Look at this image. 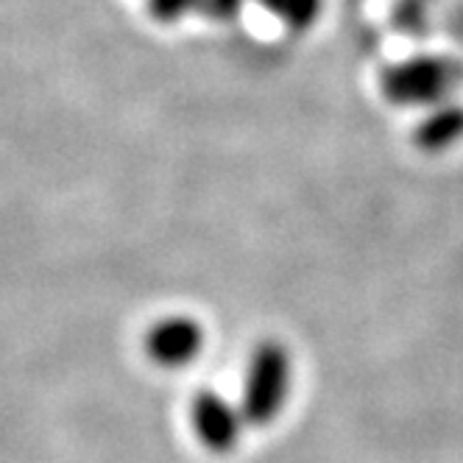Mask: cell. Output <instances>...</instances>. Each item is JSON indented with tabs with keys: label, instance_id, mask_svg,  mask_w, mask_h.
<instances>
[{
	"label": "cell",
	"instance_id": "obj_2",
	"mask_svg": "<svg viewBox=\"0 0 463 463\" xmlns=\"http://www.w3.org/2000/svg\"><path fill=\"white\" fill-rule=\"evenodd\" d=\"M460 81V68L455 61L447 59H416L408 61L405 68L391 73L388 79V92L396 101L408 104H433L455 90Z\"/></svg>",
	"mask_w": 463,
	"mask_h": 463
},
{
	"label": "cell",
	"instance_id": "obj_5",
	"mask_svg": "<svg viewBox=\"0 0 463 463\" xmlns=\"http://www.w3.org/2000/svg\"><path fill=\"white\" fill-rule=\"evenodd\" d=\"M241 0H151V12L162 20H176L187 12H204L215 17L235 14Z\"/></svg>",
	"mask_w": 463,
	"mask_h": 463
},
{
	"label": "cell",
	"instance_id": "obj_3",
	"mask_svg": "<svg viewBox=\"0 0 463 463\" xmlns=\"http://www.w3.org/2000/svg\"><path fill=\"white\" fill-rule=\"evenodd\" d=\"M193 427L204 447L226 452L238 444L241 413L218 393H202L193 405Z\"/></svg>",
	"mask_w": 463,
	"mask_h": 463
},
{
	"label": "cell",
	"instance_id": "obj_1",
	"mask_svg": "<svg viewBox=\"0 0 463 463\" xmlns=\"http://www.w3.org/2000/svg\"><path fill=\"white\" fill-rule=\"evenodd\" d=\"M288 357L279 346H262L251 366L246 380V419L254 424H266L279 413V405L288 393Z\"/></svg>",
	"mask_w": 463,
	"mask_h": 463
},
{
	"label": "cell",
	"instance_id": "obj_6",
	"mask_svg": "<svg viewBox=\"0 0 463 463\" xmlns=\"http://www.w3.org/2000/svg\"><path fill=\"white\" fill-rule=\"evenodd\" d=\"M463 135V109L460 107H447L430 120L421 131V143L427 148H444L452 146Z\"/></svg>",
	"mask_w": 463,
	"mask_h": 463
},
{
	"label": "cell",
	"instance_id": "obj_7",
	"mask_svg": "<svg viewBox=\"0 0 463 463\" xmlns=\"http://www.w3.org/2000/svg\"><path fill=\"white\" fill-rule=\"evenodd\" d=\"M260 4L293 28L310 25L321 12V0H260Z\"/></svg>",
	"mask_w": 463,
	"mask_h": 463
},
{
	"label": "cell",
	"instance_id": "obj_4",
	"mask_svg": "<svg viewBox=\"0 0 463 463\" xmlns=\"http://www.w3.org/2000/svg\"><path fill=\"white\" fill-rule=\"evenodd\" d=\"M148 352L162 366L179 369L202 352V326L193 318H165L151 329Z\"/></svg>",
	"mask_w": 463,
	"mask_h": 463
}]
</instances>
